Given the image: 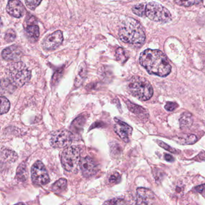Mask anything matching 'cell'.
<instances>
[{
  "instance_id": "obj_23",
  "label": "cell",
  "mask_w": 205,
  "mask_h": 205,
  "mask_svg": "<svg viewBox=\"0 0 205 205\" xmlns=\"http://www.w3.org/2000/svg\"><path fill=\"white\" fill-rule=\"evenodd\" d=\"M179 142L181 144H192L197 141V138L195 135L191 134L178 138Z\"/></svg>"
},
{
  "instance_id": "obj_7",
  "label": "cell",
  "mask_w": 205,
  "mask_h": 205,
  "mask_svg": "<svg viewBox=\"0 0 205 205\" xmlns=\"http://www.w3.org/2000/svg\"><path fill=\"white\" fill-rule=\"evenodd\" d=\"M73 137L72 133L68 130H57L51 134L50 144L54 148L67 147L71 144Z\"/></svg>"
},
{
  "instance_id": "obj_8",
  "label": "cell",
  "mask_w": 205,
  "mask_h": 205,
  "mask_svg": "<svg viewBox=\"0 0 205 205\" xmlns=\"http://www.w3.org/2000/svg\"><path fill=\"white\" fill-rule=\"evenodd\" d=\"M31 180L36 186H44L49 181V176L45 165L40 161H36L31 167Z\"/></svg>"
},
{
  "instance_id": "obj_21",
  "label": "cell",
  "mask_w": 205,
  "mask_h": 205,
  "mask_svg": "<svg viewBox=\"0 0 205 205\" xmlns=\"http://www.w3.org/2000/svg\"><path fill=\"white\" fill-rule=\"evenodd\" d=\"M16 177L19 180L25 181L27 178V172L26 165L24 163L21 164L18 167L16 172Z\"/></svg>"
},
{
  "instance_id": "obj_34",
  "label": "cell",
  "mask_w": 205,
  "mask_h": 205,
  "mask_svg": "<svg viewBox=\"0 0 205 205\" xmlns=\"http://www.w3.org/2000/svg\"><path fill=\"white\" fill-rule=\"evenodd\" d=\"M164 158L168 162H173L175 161L174 158L172 155L169 154H167V153H165L164 154Z\"/></svg>"
},
{
  "instance_id": "obj_10",
  "label": "cell",
  "mask_w": 205,
  "mask_h": 205,
  "mask_svg": "<svg viewBox=\"0 0 205 205\" xmlns=\"http://www.w3.org/2000/svg\"><path fill=\"white\" fill-rule=\"evenodd\" d=\"M79 167L83 176L85 178L93 176L97 171V166L93 159L85 157L81 159Z\"/></svg>"
},
{
  "instance_id": "obj_17",
  "label": "cell",
  "mask_w": 205,
  "mask_h": 205,
  "mask_svg": "<svg viewBox=\"0 0 205 205\" xmlns=\"http://www.w3.org/2000/svg\"><path fill=\"white\" fill-rule=\"evenodd\" d=\"M26 34L31 42H35L39 37V28L36 25H29L26 29Z\"/></svg>"
},
{
  "instance_id": "obj_33",
  "label": "cell",
  "mask_w": 205,
  "mask_h": 205,
  "mask_svg": "<svg viewBox=\"0 0 205 205\" xmlns=\"http://www.w3.org/2000/svg\"><path fill=\"white\" fill-rule=\"evenodd\" d=\"M196 191L200 192V193H205V184L199 185L197 187H195Z\"/></svg>"
},
{
  "instance_id": "obj_26",
  "label": "cell",
  "mask_w": 205,
  "mask_h": 205,
  "mask_svg": "<svg viewBox=\"0 0 205 205\" xmlns=\"http://www.w3.org/2000/svg\"><path fill=\"white\" fill-rule=\"evenodd\" d=\"M5 40L9 43V42H12L13 41H14L16 39V33L15 31L12 30V29H9L7 31V32L5 34V37H4Z\"/></svg>"
},
{
  "instance_id": "obj_32",
  "label": "cell",
  "mask_w": 205,
  "mask_h": 205,
  "mask_svg": "<svg viewBox=\"0 0 205 205\" xmlns=\"http://www.w3.org/2000/svg\"><path fill=\"white\" fill-rule=\"evenodd\" d=\"M125 201L124 200L121 199V198H114L108 201L105 202V204H125Z\"/></svg>"
},
{
  "instance_id": "obj_5",
  "label": "cell",
  "mask_w": 205,
  "mask_h": 205,
  "mask_svg": "<svg viewBox=\"0 0 205 205\" xmlns=\"http://www.w3.org/2000/svg\"><path fill=\"white\" fill-rule=\"evenodd\" d=\"M80 160V150L75 146L66 148L62 153L61 161L62 166L69 172H78Z\"/></svg>"
},
{
  "instance_id": "obj_16",
  "label": "cell",
  "mask_w": 205,
  "mask_h": 205,
  "mask_svg": "<svg viewBox=\"0 0 205 205\" xmlns=\"http://www.w3.org/2000/svg\"><path fill=\"white\" fill-rule=\"evenodd\" d=\"M1 163H14L18 160V155L16 153L9 149H4L1 153Z\"/></svg>"
},
{
  "instance_id": "obj_24",
  "label": "cell",
  "mask_w": 205,
  "mask_h": 205,
  "mask_svg": "<svg viewBox=\"0 0 205 205\" xmlns=\"http://www.w3.org/2000/svg\"><path fill=\"white\" fill-rule=\"evenodd\" d=\"M10 104L9 100L4 96L1 97V114H6L10 110Z\"/></svg>"
},
{
  "instance_id": "obj_1",
  "label": "cell",
  "mask_w": 205,
  "mask_h": 205,
  "mask_svg": "<svg viewBox=\"0 0 205 205\" xmlns=\"http://www.w3.org/2000/svg\"><path fill=\"white\" fill-rule=\"evenodd\" d=\"M140 63L150 74L161 77L167 76L172 66L166 56L159 50L146 49L140 56Z\"/></svg>"
},
{
  "instance_id": "obj_9",
  "label": "cell",
  "mask_w": 205,
  "mask_h": 205,
  "mask_svg": "<svg viewBox=\"0 0 205 205\" xmlns=\"http://www.w3.org/2000/svg\"><path fill=\"white\" fill-rule=\"evenodd\" d=\"M63 36L60 30L47 36L42 42V46L46 50H54L57 48L63 42Z\"/></svg>"
},
{
  "instance_id": "obj_28",
  "label": "cell",
  "mask_w": 205,
  "mask_h": 205,
  "mask_svg": "<svg viewBox=\"0 0 205 205\" xmlns=\"http://www.w3.org/2000/svg\"><path fill=\"white\" fill-rule=\"evenodd\" d=\"M175 1L177 4L185 7H189L197 3V0H175Z\"/></svg>"
},
{
  "instance_id": "obj_6",
  "label": "cell",
  "mask_w": 205,
  "mask_h": 205,
  "mask_svg": "<svg viewBox=\"0 0 205 205\" xmlns=\"http://www.w3.org/2000/svg\"><path fill=\"white\" fill-rule=\"evenodd\" d=\"M145 16L152 21L159 22H167L172 19L168 9L155 2L146 4Z\"/></svg>"
},
{
  "instance_id": "obj_30",
  "label": "cell",
  "mask_w": 205,
  "mask_h": 205,
  "mask_svg": "<svg viewBox=\"0 0 205 205\" xmlns=\"http://www.w3.org/2000/svg\"><path fill=\"white\" fill-rule=\"evenodd\" d=\"M178 107V105L176 103V102H167L165 105V108L168 111H173L175 109H176Z\"/></svg>"
},
{
  "instance_id": "obj_22",
  "label": "cell",
  "mask_w": 205,
  "mask_h": 205,
  "mask_svg": "<svg viewBox=\"0 0 205 205\" xmlns=\"http://www.w3.org/2000/svg\"><path fill=\"white\" fill-rule=\"evenodd\" d=\"M116 57L117 60L121 63H125L128 59V54L126 51L122 48H119L116 51Z\"/></svg>"
},
{
  "instance_id": "obj_3",
  "label": "cell",
  "mask_w": 205,
  "mask_h": 205,
  "mask_svg": "<svg viewBox=\"0 0 205 205\" xmlns=\"http://www.w3.org/2000/svg\"><path fill=\"white\" fill-rule=\"evenodd\" d=\"M129 93L141 100H147L153 96V90L150 82L144 78L133 77L128 82Z\"/></svg>"
},
{
  "instance_id": "obj_14",
  "label": "cell",
  "mask_w": 205,
  "mask_h": 205,
  "mask_svg": "<svg viewBox=\"0 0 205 205\" xmlns=\"http://www.w3.org/2000/svg\"><path fill=\"white\" fill-rule=\"evenodd\" d=\"M22 55L21 49L16 45H12L4 49L2 52V57L7 61L18 60Z\"/></svg>"
},
{
  "instance_id": "obj_11",
  "label": "cell",
  "mask_w": 205,
  "mask_h": 205,
  "mask_svg": "<svg viewBox=\"0 0 205 205\" xmlns=\"http://www.w3.org/2000/svg\"><path fill=\"white\" fill-rule=\"evenodd\" d=\"M117 123L114 126L115 132L120 137V138L125 143L129 141V137L132 132V128L127 123L120 120L115 119Z\"/></svg>"
},
{
  "instance_id": "obj_19",
  "label": "cell",
  "mask_w": 205,
  "mask_h": 205,
  "mask_svg": "<svg viewBox=\"0 0 205 205\" xmlns=\"http://www.w3.org/2000/svg\"><path fill=\"white\" fill-rule=\"evenodd\" d=\"M87 74V68L86 65L84 63L81 64L79 68L78 75L76 77L75 85L76 87H79L82 83Z\"/></svg>"
},
{
  "instance_id": "obj_31",
  "label": "cell",
  "mask_w": 205,
  "mask_h": 205,
  "mask_svg": "<svg viewBox=\"0 0 205 205\" xmlns=\"http://www.w3.org/2000/svg\"><path fill=\"white\" fill-rule=\"evenodd\" d=\"M121 179L120 175L118 173H114L109 178V182L111 183H117L120 182Z\"/></svg>"
},
{
  "instance_id": "obj_13",
  "label": "cell",
  "mask_w": 205,
  "mask_h": 205,
  "mask_svg": "<svg viewBox=\"0 0 205 205\" xmlns=\"http://www.w3.org/2000/svg\"><path fill=\"white\" fill-rule=\"evenodd\" d=\"M137 204H147L150 203L149 201L154 199L155 194L150 189L144 188H138L137 189Z\"/></svg>"
},
{
  "instance_id": "obj_29",
  "label": "cell",
  "mask_w": 205,
  "mask_h": 205,
  "mask_svg": "<svg viewBox=\"0 0 205 205\" xmlns=\"http://www.w3.org/2000/svg\"><path fill=\"white\" fill-rule=\"evenodd\" d=\"M157 144H158L160 147H161L163 148L164 149L166 150L167 151H169V152H171V153H177V150H176L175 149H174V148H173L172 147L170 146L169 145H168L167 144L165 143L164 142H163V141H161V140H157Z\"/></svg>"
},
{
  "instance_id": "obj_2",
  "label": "cell",
  "mask_w": 205,
  "mask_h": 205,
  "mask_svg": "<svg viewBox=\"0 0 205 205\" xmlns=\"http://www.w3.org/2000/svg\"><path fill=\"white\" fill-rule=\"evenodd\" d=\"M119 36L123 42L137 47L141 46L146 39V35L141 25L131 18H128L123 21L119 31Z\"/></svg>"
},
{
  "instance_id": "obj_20",
  "label": "cell",
  "mask_w": 205,
  "mask_h": 205,
  "mask_svg": "<svg viewBox=\"0 0 205 205\" xmlns=\"http://www.w3.org/2000/svg\"><path fill=\"white\" fill-rule=\"evenodd\" d=\"M67 187V180L65 178H61L56 181L52 185V190L56 193H61L64 191Z\"/></svg>"
},
{
  "instance_id": "obj_4",
  "label": "cell",
  "mask_w": 205,
  "mask_h": 205,
  "mask_svg": "<svg viewBox=\"0 0 205 205\" xmlns=\"http://www.w3.org/2000/svg\"><path fill=\"white\" fill-rule=\"evenodd\" d=\"M6 73L8 79L16 87H21L29 82L31 71L22 62H15L9 65Z\"/></svg>"
},
{
  "instance_id": "obj_15",
  "label": "cell",
  "mask_w": 205,
  "mask_h": 205,
  "mask_svg": "<svg viewBox=\"0 0 205 205\" xmlns=\"http://www.w3.org/2000/svg\"><path fill=\"white\" fill-rule=\"evenodd\" d=\"M126 105H127V107H128L129 110L131 111L132 113L138 116L139 117H140L142 119H147L148 118L149 114L145 108H144L143 107L139 106L138 105L134 104L129 100L126 101Z\"/></svg>"
},
{
  "instance_id": "obj_27",
  "label": "cell",
  "mask_w": 205,
  "mask_h": 205,
  "mask_svg": "<svg viewBox=\"0 0 205 205\" xmlns=\"http://www.w3.org/2000/svg\"><path fill=\"white\" fill-rule=\"evenodd\" d=\"M42 1V0H25V4L30 9L34 10L40 4Z\"/></svg>"
},
{
  "instance_id": "obj_12",
  "label": "cell",
  "mask_w": 205,
  "mask_h": 205,
  "mask_svg": "<svg viewBox=\"0 0 205 205\" xmlns=\"http://www.w3.org/2000/svg\"><path fill=\"white\" fill-rule=\"evenodd\" d=\"M6 10L9 15L16 18L22 17L25 13V8L19 0H9Z\"/></svg>"
},
{
  "instance_id": "obj_25",
  "label": "cell",
  "mask_w": 205,
  "mask_h": 205,
  "mask_svg": "<svg viewBox=\"0 0 205 205\" xmlns=\"http://www.w3.org/2000/svg\"><path fill=\"white\" fill-rule=\"evenodd\" d=\"M146 6V4H143V3L134 6L132 7L133 13L139 16H145Z\"/></svg>"
},
{
  "instance_id": "obj_18",
  "label": "cell",
  "mask_w": 205,
  "mask_h": 205,
  "mask_svg": "<svg viewBox=\"0 0 205 205\" xmlns=\"http://www.w3.org/2000/svg\"><path fill=\"white\" fill-rule=\"evenodd\" d=\"M193 123V117L191 113H184L182 114L180 119V128L182 129L190 128Z\"/></svg>"
}]
</instances>
